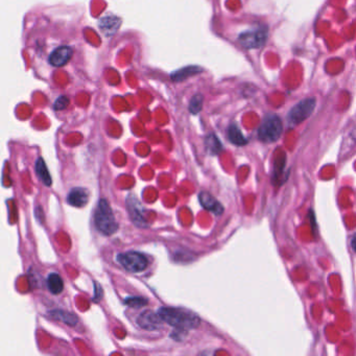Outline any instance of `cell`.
I'll return each mask as SVG.
<instances>
[{
    "mask_svg": "<svg viewBox=\"0 0 356 356\" xmlns=\"http://www.w3.org/2000/svg\"><path fill=\"white\" fill-rule=\"evenodd\" d=\"M199 200L203 208H205L210 212H213L216 215H219L224 211V207L222 206V204H220V203L209 192H206V191L201 192L199 195Z\"/></svg>",
    "mask_w": 356,
    "mask_h": 356,
    "instance_id": "30bf717a",
    "label": "cell"
},
{
    "mask_svg": "<svg viewBox=\"0 0 356 356\" xmlns=\"http://www.w3.org/2000/svg\"><path fill=\"white\" fill-rule=\"evenodd\" d=\"M126 303L128 305H130L131 307L139 308V307H142V306H144V305L147 304V300L144 298H141V297H132V298H128L126 300Z\"/></svg>",
    "mask_w": 356,
    "mask_h": 356,
    "instance_id": "ffe728a7",
    "label": "cell"
},
{
    "mask_svg": "<svg viewBox=\"0 0 356 356\" xmlns=\"http://www.w3.org/2000/svg\"><path fill=\"white\" fill-rule=\"evenodd\" d=\"M202 106H203V96L200 94H196L190 100L189 110L192 114H197L202 110Z\"/></svg>",
    "mask_w": 356,
    "mask_h": 356,
    "instance_id": "d6986e66",
    "label": "cell"
},
{
    "mask_svg": "<svg viewBox=\"0 0 356 356\" xmlns=\"http://www.w3.org/2000/svg\"><path fill=\"white\" fill-rule=\"evenodd\" d=\"M50 315L54 317L57 320H61V321L64 322V323L68 324V325H71V326L75 325L76 322H77V318L75 315H73L72 313H67V312L62 311V310H57V311L50 312Z\"/></svg>",
    "mask_w": 356,
    "mask_h": 356,
    "instance_id": "2e32d148",
    "label": "cell"
},
{
    "mask_svg": "<svg viewBox=\"0 0 356 356\" xmlns=\"http://www.w3.org/2000/svg\"><path fill=\"white\" fill-rule=\"evenodd\" d=\"M199 67H186V68L180 69L176 71L174 74H172V78L175 81H183L186 77H188L189 75L195 74L199 71Z\"/></svg>",
    "mask_w": 356,
    "mask_h": 356,
    "instance_id": "ac0fdd59",
    "label": "cell"
},
{
    "mask_svg": "<svg viewBox=\"0 0 356 356\" xmlns=\"http://www.w3.org/2000/svg\"><path fill=\"white\" fill-rule=\"evenodd\" d=\"M36 172L38 177L40 178V180L46 185V186H50L52 185V177L49 175V172L47 169V166L44 162V160L42 158H40L37 163H36Z\"/></svg>",
    "mask_w": 356,
    "mask_h": 356,
    "instance_id": "5bb4252c",
    "label": "cell"
},
{
    "mask_svg": "<svg viewBox=\"0 0 356 356\" xmlns=\"http://www.w3.org/2000/svg\"><path fill=\"white\" fill-rule=\"evenodd\" d=\"M282 133V123L277 115H268L258 129V137L263 142H274Z\"/></svg>",
    "mask_w": 356,
    "mask_h": 356,
    "instance_id": "3957f363",
    "label": "cell"
},
{
    "mask_svg": "<svg viewBox=\"0 0 356 356\" xmlns=\"http://www.w3.org/2000/svg\"><path fill=\"white\" fill-rule=\"evenodd\" d=\"M267 38V30L265 27H257L252 30L242 32L239 41L246 48H259L261 47Z\"/></svg>",
    "mask_w": 356,
    "mask_h": 356,
    "instance_id": "8992f818",
    "label": "cell"
},
{
    "mask_svg": "<svg viewBox=\"0 0 356 356\" xmlns=\"http://www.w3.org/2000/svg\"><path fill=\"white\" fill-rule=\"evenodd\" d=\"M117 261L131 273H140L148 265L147 258L143 254L134 251L120 254L117 256Z\"/></svg>",
    "mask_w": 356,
    "mask_h": 356,
    "instance_id": "277c9868",
    "label": "cell"
},
{
    "mask_svg": "<svg viewBox=\"0 0 356 356\" xmlns=\"http://www.w3.org/2000/svg\"><path fill=\"white\" fill-rule=\"evenodd\" d=\"M68 105H69V99L67 98V97L62 96V97H60V98L57 99L56 104H55V109H56V110H63V109H65L67 106H68Z\"/></svg>",
    "mask_w": 356,
    "mask_h": 356,
    "instance_id": "44dd1931",
    "label": "cell"
},
{
    "mask_svg": "<svg viewBox=\"0 0 356 356\" xmlns=\"http://www.w3.org/2000/svg\"><path fill=\"white\" fill-rule=\"evenodd\" d=\"M73 52L69 46H61L49 56V62L55 67H62L70 61Z\"/></svg>",
    "mask_w": 356,
    "mask_h": 356,
    "instance_id": "ba28073f",
    "label": "cell"
},
{
    "mask_svg": "<svg viewBox=\"0 0 356 356\" xmlns=\"http://www.w3.org/2000/svg\"><path fill=\"white\" fill-rule=\"evenodd\" d=\"M128 209L130 212V216L135 225L141 228L146 227V220L144 219L141 213V205L136 199H134L133 196H130L128 199Z\"/></svg>",
    "mask_w": 356,
    "mask_h": 356,
    "instance_id": "9c48e42d",
    "label": "cell"
},
{
    "mask_svg": "<svg viewBox=\"0 0 356 356\" xmlns=\"http://www.w3.org/2000/svg\"><path fill=\"white\" fill-rule=\"evenodd\" d=\"M47 287L49 292L54 295L61 294L64 288V283L62 278L58 274L52 273L47 278Z\"/></svg>",
    "mask_w": 356,
    "mask_h": 356,
    "instance_id": "7c38bea8",
    "label": "cell"
},
{
    "mask_svg": "<svg viewBox=\"0 0 356 356\" xmlns=\"http://www.w3.org/2000/svg\"><path fill=\"white\" fill-rule=\"evenodd\" d=\"M138 325L145 330H157L160 328L161 326V322L162 320L160 319L159 314L154 312V311H144L142 312L138 320Z\"/></svg>",
    "mask_w": 356,
    "mask_h": 356,
    "instance_id": "52a82bcc",
    "label": "cell"
},
{
    "mask_svg": "<svg viewBox=\"0 0 356 356\" xmlns=\"http://www.w3.org/2000/svg\"><path fill=\"white\" fill-rule=\"evenodd\" d=\"M67 201L73 207H84L87 205L89 201V192L85 188H73L67 196Z\"/></svg>",
    "mask_w": 356,
    "mask_h": 356,
    "instance_id": "8fae6325",
    "label": "cell"
},
{
    "mask_svg": "<svg viewBox=\"0 0 356 356\" xmlns=\"http://www.w3.org/2000/svg\"><path fill=\"white\" fill-rule=\"evenodd\" d=\"M355 237H353V239H352V248H353V250L355 251Z\"/></svg>",
    "mask_w": 356,
    "mask_h": 356,
    "instance_id": "7402d4cb",
    "label": "cell"
},
{
    "mask_svg": "<svg viewBox=\"0 0 356 356\" xmlns=\"http://www.w3.org/2000/svg\"><path fill=\"white\" fill-rule=\"evenodd\" d=\"M314 108H315L314 98H307L300 101V103L296 105L291 110V112L288 113V123L293 126L303 123L312 114Z\"/></svg>",
    "mask_w": 356,
    "mask_h": 356,
    "instance_id": "5b68a950",
    "label": "cell"
},
{
    "mask_svg": "<svg viewBox=\"0 0 356 356\" xmlns=\"http://www.w3.org/2000/svg\"><path fill=\"white\" fill-rule=\"evenodd\" d=\"M94 223L98 231L104 235H112L117 231L118 225L114 213L106 200L98 202L94 214Z\"/></svg>",
    "mask_w": 356,
    "mask_h": 356,
    "instance_id": "7a4b0ae2",
    "label": "cell"
},
{
    "mask_svg": "<svg viewBox=\"0 0 356 356\" xmlns=\"http://www.w3.org/2000/svg\"><path fill=\"white\" fill-rule=\"evenodd\" d=\"M206 148L211 152V154H218V152L222 150V144H220L219 140L215 135H210L205 140Z\"/></svg>",
    "mask_w": 356,
    "mask_h": 356,
    "instance_id": "e0dca14e",
    "label": "cell"
},
{
    "mask_svg": "<svg viewBox=\"0 0 356 356\" xmlns=\"http://www.w3.org/2000/svg\"><path fill=\"white\" fill-rule=\"evenodd\" d=\"M157 313L165 323L182 331L195 329L201 323L200 318L195 313L182 308L163 307Z\"/></svg>",
    "mask_w": 356,
    "mask_h": 356,
    "instance_id": "6da1fadb",
    "label": "cell"
},
{
    "mask_svg": "<svg viewBox=\"0 0 356 356\" xmlns=\"http://www.w3.org/2000/svg\"><path fill=\"white\" fill-rule=\"evenodd\" d=\"M121 21L117 17H106L100 21V29H103L107 33H114L120 27Z\"/></svg>",
    "mask_w": 356,
    "mask_h": 356,
    "instance_id": "9a60e30c",
    "label": "cell"
},
{
    "mask_svg": "<svg viewBox=\"0 0 356 356\" xmlns=\"http://www.w3.org/2000/svg\"><path fill=\"white\" fill-rule=\"evenodd\" d=\"M228 138L229 140L235 144V145H245L247 144V139L245 138V136L243 135L242 131L240 130V128L237 127L236 125H231L228 129Z\"/></svg>",
    "mask_w": 356,
    "mask_h": 356,
    "instance_id": "4fadbf2b",
    "label": "cell"
}]
</instances>
